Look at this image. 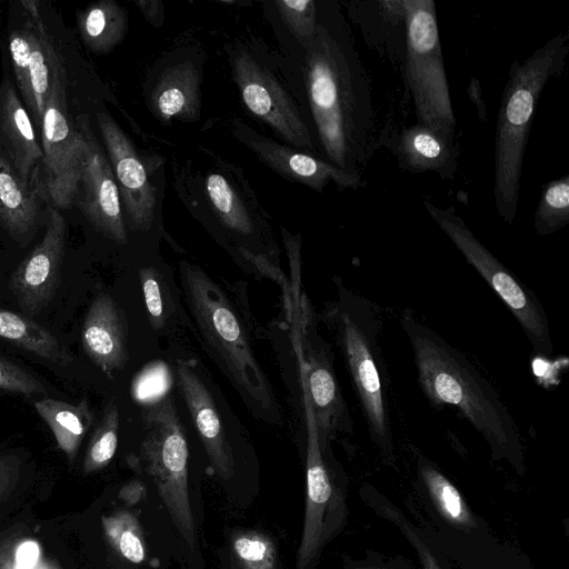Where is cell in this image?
Listing matches in <instances>:
<instances>
[{
    "label": "cell",
    "instance_id": "cell-1",
    "mask_svg": "<svg viewBox=\"0 0 569 569\" xmlns=\"http://www.w3.org/2000/svg\"><path fill=\"white\" fill-rule=\"evenodd\" d=\"M296 57L320 153L362 177L381 148L385 126L379 122L373 79L340 2L318 1L315 38Z\"/></svg>",
    "mask_w": 569,
    "mask_h": 569
},
{
    "label": "cell",
    "instance_id": "cell-2",
    "mask_svg": "<svg viewBox=\"0 0 569 569\" xmlns=\"http://www.w3.org/2000/svg\"><path fill=\"white\" fill-rule=\"evenodd\" d=\"M400 326L411 346L418 382L437 408H451L478 431L491 457L525 471L523 446L517 425L491 383L469 359L421 322L410 309Z\"/></svg>",
    "mask_w": 569,
    "mask_h": 569
},
{
    "label": "cell",
    "instance_id": "cell-3",
    "mask_svg": "<svg viewBox=\"0 0 569 569\" xmlns=\"http://www.w3.org/2000/svg\"><path fill=\"white\" fill-rule=\"evenodd\" d=\"M568 53L569 34L561 32L509 68L496 123L493 187L497 213L508 224L518 212L522 166L538 101L548 81L561 76Z\"/></svg>",
    "mask_w": 569,
    "mask_h": 569
},
{
    "label": "cell",
    "instance_id": "cell-4",
    "mask_svg": "<svg viewBox=\"0 0 569 569\" xmlns=\"http://www.w3.org/2000/svg\"><path fill=\"white\" fill-rule=\"evenodd\" d=\"M339 346L365 417L369 436L382 460L395 466L386 376L379 337L382 328L377 305L348 288L339 290L332 312Z\"/></svg>",
    "mask_w": 569,
    "mask_h": 569
},
{
    "label": "cell",
    "instance_id": "cell-5",
    "mask_svg": "<svg viewBox=\"0 0 569 569\" xmlns=\"http://www.w3.org/2000/svg\"><path fill=\"white\" fill-rule=\"evenodd\" d=\"M180 276L203 340L241 393L261 410L271 412L276 408L272 390L226 295L201 268L187 261L180 263Z\"/></svg>",
    "mask_w": 569,
    "mask_h": 569
},
{
    "label": "cell",
    "instance_id": "cell-6",
    "mask_svg": "<svg viewBox=\"0 0 569 569\" xmlns=\"http://www.w3.org/2000/svg\"><path fill=\"white\" fill-rule=\"evenodd\" d=\"M200 160L176 170V189L187 208L240 239L260 237L268 214L244 172L236 164L203 150Z\"/></svg>",
    "mask_w": 569,
    "mask_h": 569
},
{
    "label": "cell",
    "instance_id": "cell-7",
    "mask_svg": "<svg viewBox=\"0 0 569 569\" xmlns=\"http://www.w3.org/2000/svg\"><path fill=\"white\" fill-rule=\"evenodd\" d=\"M406 53L401 74L419 123L455 137L453 113L439 37L436 3L403 0Z\"/></svg>",
    "mask_w": 569,
    "mask_h": 569
},
{
    "label": "cell",
    "instance_id": "cell-8",
    "mask_svg": "<svg viewBox=\"0 0 569 569\" xmlns=\"http://www.w3.org/2000/svg\"><path fill=\"white\" fill-rule=\"evenodd\" d=\"M140 457L171 520L189 548L196 545L194 521L188 491L189 450L174 402L167 396L142 413Z\"/></svg>",
    "mask_w": 569,
    "mask_h": 569
},
{
    "label": "cell",
    "instance_id": "cell-9",
    "mask_svg": "<svg viewBox=\"0 0 569 569\" xmlns=\"http://www.w3.org/2000/svg\"><path fill=\"white\" fill-rule=\"evenodd\" d=\"M423 207L467 262L503 301L536 353L549 358L553 347L547 315L537 296L502 264L475 236L453 207L441 208L428 199Z\"/></svg>",
    "mask_w": 569,
    "mask_h": 569
},
{
    "label": "cell",
    "instance_id": "cell-10",
    "mask_svg": "<svg viewBox=\"0 0 569 569\" xmlns=\"http://www.w3.org/2000/svg\"><path fill=\"white\" fill-rule=\"evenodd\" d=\"M228 61L246 109L288 146L320 153L305 114L269 64L240 42L228 47Z\"/></svg>",
    "mask_w": 569,
    "mask_h": 569
},
{
    "label": "cell",
    "instance_id": "cell-11",
    "mask_svg": "<svg viewBox=\"0 0 569 569\" xmlns=\"http://www.w3.org/2000/svg\"><path fill=\"white\" fill-rule=\"evenodd\" d=\"M40 129L42 197L57 209H68L78 197L86 140L81 126H76L68 114L64 79L56 83L46 102Z\"/></svg>",
    "mask_w": 569,
    "mask_h": 569
},
{
    "label": "cell",
    "instance_id": "cell-12",
    "mask_svg": "<svg viewBox=\"0 0 569 569\" xmlns=\"http://www.w3.org/2000/svg\"><path fill=\"white\" fill-rule=\"evenodd\" d=\"M97 123L119 189L123 216L132 230L147 232L160 204L158 186L147 162L113 118L101 111Z\"/></svg>",
    "mask_w": 569,
    "mask_h": 569
},
{
    "label": "cell",
    "instance_id": "cell-13",
    "mask_svg": "<svg viewBox=\"0 0 569 569\" xmlns=\"http://www.w3.org/2000/svg\"><path fill=\"white\" fill-rule=\"evenodd\" d=\"M305 399L308 408L307 499L296 569H307L318 558L338 531L345 512L342 497L333 486L322 457L310 402L307 397Z\"/></svg>",
    "mask_w": 569,
    "mask_h": 569
},
{
    "label": "cell",
    "instance_id": "cell-14",
    "mask_svg": "<svg viewBox=\"0 0 569 569\" xmlns=\"http://www.w3.org/2000/svg\"><path fill=\"white\" fill-rule=\"evenodd\" d=\"M230 131L262 163L289 181L299 182L321 193L329 182H333L339 190L366 186L361 176L348 173L323 158L276 141L241 119L231 121Z\"/></svg>",
    "mask_w": 569,
    "mask_h": 569
},
{
    "label": "cell",
    "instance_id": "cell-15",
    "mask_svg": "<svg viewBox=\"0 0 569 569\" xmlns=\"http://www.w3.org/2000/svg\"><path fill=\"white\" fill-rule=\"evenodd\" d=\"M81 181L76 203L86 219L103 237L123 244L128 240L119 189L106 152L87 123Z\"/></svg>",
    "mask_w": 569,
    "mask_h": 569
},
{
    "label": "cell",
    "instance_id": "cell-16",
    "mask_svg": "<svg viewBox=\"0 0 569 569\" xmlns=\"http://www.w3.org/2000/svg\"><path fill=\"white\" fill-rule=\"evenodd\" d=\"M67 223L57 208H49L41 241L13 271L9 287L21 310L38 315L52 299L64 254Z\"/></svg>",
    "mask_w": 569,
    "mask_h": 569
},
{
    "label": "cell",
    "instance_id": "cell-17",
    "mask_svg": "<svg viewBox=\"0 0 569 569\" xmlns=\"http://www.w3.org/2000/svg\"><path fill=\"white\" fill-rule=\"evenodd\" d=\"M381 147L393 154L400 170L409 173L435 172L443 180H451L458 170L457 136L419 122L398 127L386 121Z\"/></svg>",
    "mask_w": 569,
    "mask_h": 569
},
{
    "label": "cell",
    "instance_id": "cell-18",
    "mask_svg": "<svg viewBox=\"0 0 569 569\" xmlns=\"http://www.w3.org/2000/svg\"><path fill=\"white\" fill-rule=\"evenodd\" d=\"M200 62L191 58L167 62L147 93V106L161 122L198 120L201 108Z\"/></svg>",
    "mask_w": 569,
    "mask_h": 569
},
{
    "label": "cell",
    "instance_id": "cell-19",
    "mask_svg": "<svg viewBox=\"0 0 569 569\" xmlns=\"http://www.w3.org/2000/svg\"><path fill=\"white\" fill-rule=\"evenodd\" d=\"M340 4L345 6L366 44L401 71L406 53L403 0H352Z\"/></svg>",
    "mask_w": 569,
    "mask_h": 569
},
{
    "label": "cell",
    "instance_id": "cell-20",
    "mask_svg": "<svg viewBox=\"0 0 569 569\" xmlns=\"http://www.w3.org/2000/svg\"><path fill=\"white\" fill-rule=\"evenodd\" d=\"M177 377L211 466L222 479L229 480L234 471L233 456L210 391L194 370L182 361L177 363Z\"/></svg>",
    "mask_w": 569,
    "mask_h": 569
},
{
    "label": "cell",
    "instance_id": "cell-21",
    "mask_svg": "<svg viewBox=\"0 0 569 569\" xmlns=\"http://www.w3.org/2000/svg\"><path fill=\"white\" fill-rule=\"evenodd\" d=\"M303 376L305 391L322 448L331 435L351 431V419L326 347L317 345L309 348Z\"/></svg>",
    "mask_w": 569,
    "mask_h": 569
},
{
    "label": "cell",
    "instance_id": "cell-22",
    "mask_svg": "<svg viewBox=\"0 0 569 569\" xmlns=\"http://www.w3.org/2000/svg\"><path fill=\"white\" fill-rule=\"evenodd\" d=\"M31 118L10 81L0 87V149L19 178L29 186H39L38 169L42 160Z\"/></svg>",
    "mask_w": 569,
    "mask_h": 569
},
{
    "label": "cell",
    "instance_id": "cell-23",
    "mask_svg": "<svg viewBox=\"0 0 569 569\" xmlns=\"http://www.w3.org/2000/svg\"><path fill=\"white\" fill-rule=\"evenodd\" d=\"M86 355L108 376L127 362V331L120 308L107 293L89 306L81 330Z\"/></svg>",
    "mask_w": 569,
    "mask_h": 569
},
{
    "label": "cell",
    "instance_id": "cell-24",
    "mask_svg": "<svg viewBox=\"0 0 569 569\" xmlns=\"http://www.w3.org/2000/svg\"><path fill=\"white\" fill-rule=\"evenodd\" d=\"M40 197V187L22 182L0 149V226L14 240L28 242L37 231L41 217Z\"/></svg>",
    "mask_w": 569,
    "mask_h": 569
},
{
    "label": "cell",
    "instance_id": "cell-25",
    "mask_svg": "<svg viewBox=\"0 0 569 569\" xmlns=\"http://www.w3.org/2000/svg\"><path fill=\"white\" fill-rule=\"evenodd\" d=\"M128 13L113 0L91 3L77 13V27L84 46L94 53H108L128 30Z\"/></svg>",
    "mask_w": 569,
    "mask_h": 569
},
{
    "label": "cell",
    "instance_id": "cell-26",
    "mask_svg": "<svg viewBox=\"0 0 569 569\" xmlns=\"http://www.w3.org/2000/svg\"><path fill=\"white\" fill-rule=\"evenodd\" d=\"M29 31L31 44L29 80L34 103L33 121L40 128L46 102L56 83L64 79V76L42 20L29 19Z\"/></svg>",
    "mask_w": 569,
    "mask_h": 569
},
{
    "label": "cell",
    "instance_id": "cell-27",
    "mask_svg": "<svg viewBox=\"0 0 569 569\" xmlns=\"http://www.w3.org/2000/svg\"><path fill=\"white\" fill-rule=\"evenodd\" d=\"M0 338L52 363L68 367L72 356L56 336L27 316L0 308Z\"/></svg>",
    "mask_w": 569,
    "mask_h": 569
},
{
    "label": "cell",
    "instance_id": "cell-28",
    "mask_svg": "<svg viewBox=\"0 0 569 569\" xmlns=\"http://www.w3.org/2000/svg\"><path fill=\"white\" fill-rule=\"evenodd\" d=\"M34 408L50 427L60 448L72 456L93 422L88 400L84 398L74 405L43 398L34 402Z\"/></svg>",
    "mask_w": 569,
    "mask_h": 569
},
{
    "label": "cell",
    "instance_id": "cell-29",
    "mask_svg": "<svg viewBox=\"0 0 569 569\" xmlns=\"http://www.w3.org/2000/svg\"><path fill=\"white\" fill-rule=\"evenodd\" d=\"M419 475L440 515L457 528L471 530L477 521L456 486L426 458L418 462Z\"/></svg>",
    "mask_w": 569,
    "mask_h": 569
},
{
    "label": "cell",
    "instance_id": "cell-30",
    "mask_svg": "<svg viewBox=\"0 0 569 569\" xmlns=\"http://www.w3.org/2000/svg\"><path fill=\"white\" fill-rule=\"evenodd\" d=\"M569 223V174L548 181L541 188L533 226L538 236H548Z\"/></svg>",
    "mask_w": 569,
    "mask_h": 569
},
{
    "label": "cell",
    "instance_id": "cell-31",
    "mask_svg": "<svg viewBox=\"0 0 569 569\" xmlns=\"http://www.w3.org/2000/svg\"><path fill=\"white\" fill-rule=\"evenodd\" d=\"M292 39L295 54L306 49L315 38L318 22L317 0H277L269 2Z\"/></svg>",
    "mask_w": 569,
    "mask_h": 569
},
{
    "label": "cell",
    "instance_id": "cell-32",
    "mask_svg": "<svg viewBox=\"0 0 569 569\" xmlns=\"http://www.w3.org/2000/svg\"><path fill=\"white\" fill-rule=\"evenodd\" d=\"M230 553L237 569H278L276 546L261 531L234 532L230 541Z\"/></svg>",
    "mask_w": 569,
    "mask_h": 569
},
{
    "label": "cell",
    "instance_id": "cell-33",
    "mask_svg": "<svg viewBox=\"0 0 569 569\" xmlns=\"http://www.w3.org/2000/svg\"><path fill=\"white\" fill-rule=\"evenodd\" d=\"M118 432L119 411L117 403L111 400L103 409L88 448L87 466L89 468L106 466L112 459L118 446Z\"/></svg>",
    "mask_w": 569,
    "mask_h": 569
},
{
    "label": "cell",
    "instance_id": "cell-34",
    "mask_svg": "<svg viewBox=\"0 0 569 569\" xmlns=\"http://www.w3.org/2000/svg\"><path fill=\"white\" fill-rule=\"evenodd\" d=\"M108 532L121 556L130 562L141 563L147 548L138 519L130 512H121L109 522Z\"/></svg>",
    "mask_w": 569,
    "mask_h": 569
},
{
    "label": "cell",
    "instance_id": "cell-35",
    "mask_svg": "<svg viewBox=\"0 0 569 569\" xmlns=\"http://www.w3.org/2000/svg\"><path fill=\"white\" fill-rule=\"evenodd\" d=\"M9 51L12 61L13 73L18 83L19 91L31 113L34 117V103L32 99L29 80V60H30V31L29 19L10 31Z\"/></svg>",
    "mask_w": 569,
    "mask_h": 569
},
{
    "label": "cell",
    "instance_id": "cell-36",
    "mask_svg": "<svg viewBox=\"0 0 569 569\" xmlns=\"http://www.w3.org/2000/svg\"><path fill=\"white\" fill-rule=\"evenodd\" d=\"M172 385L169 367L162 361H154L144 367L132 381V396L137 402L151 406L164 397Z\"/></svg>",
    "mask_w": 569,
    "mask_h": 569
},
{
    "label": "cell",
    "instance_id": "cell-37",
    "mask_svg": "<svg viewBox=\"0 0 569 569\" xmlns=\"http://www.w3.org/2000/svg\"><path fill=\"white\" fill-rule=\"evenodd\" d=\"M139 279L150 323L153 329H161L168 317L161 277L153 268H142L139 271Z\"/></svg>",
    "mask_w": 569,
    "mask_h": 569
},
{
    "label": "cell",
    "instance_id": "cell-38",
    "mask_svg": "<svg viewBox=\"0 0 569 569\" xmlns=\"http://www.w3.org/2000/svg\"><path fill=\"white\" fill-rule=\"evenodd\" d=\"M0 390L26 396L46 392L44 386L37 378L1 356Z\"/></svg>",
    "mask_w": 569,
    "mask_h": 569
},
{
    "label": "cell",
    "instance_id": "cell-39",
    "mask_svg": "<svg viewBox=\"0 0 569 569\" xmlns=\"http://www.w3.org/2000/svg\"><path fill=\"white\" fill-rule=\"evenodd\" d=\"M380 508L385 511L386 517L392 520L403 532L416 550L423 569H442L432 551L418 533L417 529L408 522L401 512L396 510L392 506H382Z\"/></svg>",
    "mask_w": 569,
    "mask_h": 569
},
{
    "label": "cell",
    "instance_id": "cell-40",
    "mask_svg": "<svg viewBox=\"0 0 569 569\" xmlns=\"http://www.w3.org/2000/svg\"><path fill=\"white\" fill-rule=\"evenodd\" d=\"M134 4L139 8L146 20L156 28H160L164 22V7L159 0H136Z\"/></svg>",
    "mask_w": 569,
    "mask_h": 569
},
{
    "label": "cell",
    "instance_id": "cell-41",
    "mask_svg": "<svg viewBox=\"0 0 569 569\" xmlns=\"http://www.w3.org/2000/svg\"><path fill=\"white\" fill-rule=\"evenodd\" d=\"M467 94L470 101L475 104L478 113V118L482 123L488 120L487 107L481 89L480 80L476 77H471L467 87Z\"/></svg>",
    "mask_w": 569,
    "mask_h": 569
},
{
    "label": "cell",
    "instance_id": "cell-42",
    "mask_svg": "<svg viewBox=\"0 0 569 569\" xmlns=\"http://www.w3.org/2000/svg\"><path fill=\"white\" fill-rule=\"evenodd\" d=\"M39 548L36 542L28 541L22 543L17 552V562L21 569L31 568L38 560Z\"/></svg>",
    "mask_w": 569,
    "mask_h": 569
},
{
    "label": "cell",
    "instance_id": "cell-43",
    "mask_svg": "<svg viewBox=\"0 0 569 569\" xmlns=\"http://www.w3.org/2000/svg\"><path fill=\"white\" fill-rule=\"evenodd\" d=\"M20 4H21L22 9L27 12V16L29 17V19H31L32 21L41 20L40 8H39L40 2L39 1L21 0Z\"/></svg>",
    "mask_w": 569,
    "mask_h": 569
},
{
    "label": "cell",
    "instance_id": "cell-44",
    "mask_svg": "<svg viewBox=\"0 0 569 569\" xmlns=\"http://www.w3.org/2000/svg\"><path fill=\"white\" fill-rule=\"evenodd\" d=\"M362 569H379V568H362Z\"/></svg>",
    "mask_w": 569,
    "mask_h": 569
}]
</instances>
